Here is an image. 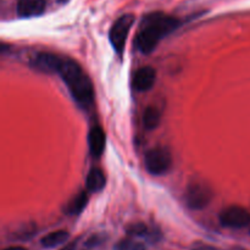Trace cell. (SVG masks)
I'll return each instance as SVG.
<instances>
[{
    "label": "cell",
    "mask_w": 250,
    "mask_h": 250,
    "mask_svg": "<svg viewBox=\"0 0 250 250\" xmlns=\"http://www.w3.org/2000/svg\"><path fill=\"white\" fill-rule=\"evenodd\" d=\"M180 26L178 19L163 12H151L142 21L136 38V45L141 53L149 54L156 48L159 42Z\"/></svg>",
    "instance_id": "1"
},
{
    "label": "cell",
    "mask_w": 250,
    "mask_h": 250,
    "mask_svg": "<svg viewBox=\"0 0 250 250\" xmlns=\"http://www.w3.org/2000/svg\"><path fill=\"white\" fill-rule=\"evenodd\" d=\"M59 75L67 84L75 102L81 107L88 109L94 100V88L82 67L72 59H63Z\"/></svg>",
    "instance_id": "2"
},
{
    "label": "cell",
    "mask_w": 250,
    "mask_h": 250,
    "mask_svg": "<svg viewBox=\"0 0 250 250\" xmlns=\"http://www.w3.org/2000/svg\"><path fill=\"white\" fill-rule=\"evenodd\" d=\"M214 193L210 186L204 182H193L188 186L186 192V202L190 209H204L211 202Z\"/></svg>",
    "instance_id": "3"
},
{
    "label": "cell",
    "mask_w": 250,
    "mask_h": 250,
    "mask_svg": "<svg viewBox=\"0 0 250 250\" xmlns=\"http://www.w3.org/2000/svg\"><path fill=\"white\" fill-rule=\"evenodd\" d=\"M134 23V16L131 14L122 15L121 17L115 21L112 24L111 29H110L109 38L111 42L112 46L117 53H122L126 44L127 36H128L129 31H131L132 26Z\"/></svg>",
    "instance_id": "4"
},
{
    "label": "cell",
    "mask_w": 250,
    "mask_h": 250,
    "mask_svg": "<svg viewBox=\"0 0 250 250\" xmlns=\"http://www.w3.org/2000/svg\"><path fill=\"white\" fill-rule=\"evenodd\" d=\"M172 165V156L165 148H154L146 153V167L151 175L160 176L170 170Z\"/></svg>",
    "instance_id": "5"
},
{
    "label": "cell",
    "mask_w": 250,
    "mask_h": 250,
    "mask_svg": "<svg viewBox=\"0 0 250 250\" xmlns=\"http://www.w3.org/2000/svg\"><path fill=\"white\" fill-rule=\"evenodd\" d=\"M220 222L227 229H243L250 224V212L242 207H229L220 214Z\"/></svg>",
    "instance_id": "6"
},
{
    "label": "cell",
    "mask_w": 250,
    "mask_h": 250,
    "mask_svg": "<svg viewBox=\"0 0 250 250\" xmlns=\"http://www.w3.org/2000/svg\"><path fill=\"white\" fill-rule=\"evenodd\" d=\"M63 59L60 56L55 55L53 53H42L36 54L31 60V66L34 70L39 71L43 73H59L61 65H62Z\"/></svg>",
    "instance_id": "7"
},
{
    "label": "cell",
    "mask_w": 250,
    "mask_h": 250,
    "mask_svg": "<svg viewBox=\"0 0 250 250\" xmlns=\"http://www.w3.org/2000/svg\"><path fill=\"white\" fill-rule=\"evenodd\" d=\"M45 10V0H19L16 11L22 19H31L42 15Z\"/></svg>",
    "instance_id": "8"
},
{
    "label": "cell",
    "mask_w": 250,
    "mask_h": 250,
    "mask_svg": "<svg viewBox=\"0 0 250 250\" xmlns=\"http://www.w3.org/2000/svg\"><path fill=\"white\" fill-rule=\"evenodd\" d=\"M156 80V72L150 66H143L136 72L133 77V87L139 92L149 90Z\"/></svg>",
    "instance_id": "9"
},
{
    "label": "cell",
    "mask_w": 250,
    "mask_h": 250,
    "mask_svg": "<svg viewBox=\"0 0 250 250\" xmlns=\"http://www.w3.org/2000/svg\"><path fill=\"white\" fill-rule=\"evenodd\" d=\"M88 143H89L90 154L94 158H99L104 151L105 144H106V136L102 127H92V129L89 131V136H88Z\"/></svg>",
    "instance_id": "10"
},
{
    "label": "cell",
    "mask_w": 250,
    "mask_h": 250,
    "mask_svg": "<svg viewBox=\"0 0 250 250\" xmlns=\"http://www.w3.org/2000/svg\"><path fill=\"white\" fill-rule=\"evenodd\" d=\"M88 203V194L85 190H81L80 193L75 195L72 199L66 203L63 208V212L66 215H77L82 211Z\"/></svg>",
    "instance_id": "11"
},
{
    "label": "cell",
    "mask_w": 250,
    "mask_h": 250,
    "mask_svg": "<svg viewBox=\"0 0 250 250\" xmlns=\"http://www.w3.org/2000/svg\"><path fill=\"white\" fill-rule=\"evenodd\" d=\"M106 177L100 168H92L85 178V187L89 192H99L105 187Z\"/></svg>",
    "instance_id": "12"
},
{
    "label": "cell",
    "mask_w": 250,
    "mask_h": 250,
    "mask_svg": "<svg viewBox=\"0 0 250 250\" xmlns=\"http://www.w3.org/2000/svg\"><path fill=\"white\" fill-rule=\"evenodd\" d=\"M70 234L66 231H55L51 232V233L46 234L45 237L42 238V246L45 247V248H54V247H58L60 244L65 243L68 239Z\"/></svg>",
    "instance_id": "13"
},
{
    "label": "cell",
    "mask_w": 250,
    "mask_h": 250,
    "mask_svg": "<svg viewBox=\"0 0 250 250\" xmlns=\"http://www.w3.org/2000/svg\"><path fill=\"white\" fill-rule=\"evenodd\" d=\"M161 114L155 106H149L144 110L143 114V126L146 129L151 131V129L156 128L160 124Z\"/></svg>",
    "instance_id": "14"
},
{
    "label": "cell",
    "mask_w": 250,
    "mask_h": 250,
    "mask_svg": "<svg viewBox=\"0 0 250 250\" xmlns=\"http://www.w3.org/2000/svg\"><path fill=\"white\" fill-rule=\"evenodd\" d=\"M127 233L132 237H146V238H150L151 236L156 237L155 232H150L148 226H146L142 222H137V224L129 225L126 229Z\"/></svg>",
    "instance_id": "15"
},
{
    "label": "cell",
    "mask_w": 250,
    "mask_h": 250,
    "mask_svg": "<svg viewBox=\"0 0 250 250\" xmlns=\"http://www.w3.org/2000/svg\"><path fill=\"white\" fill-rule=\"evenodd\" d=\"M116 250H146V247H144V244L139 243L134 239L127 238L122 239L120 243H117Z\"/></svg>",
    "instance_id": "16"
},
{
    "label": "cell",
    "mask_w": 250,
    "mask_h": 250,
    "mask_svg": "<svg viewBox=\"0 0 250 250\" xmlns=\"http://www.w3.org/2000/svg\"><path fill=\"white\" fill-rule=\"evenodd\" d=\"M193 250H215L214 248H211V247H199V248H195V249H193Z\"/></svg>",
    "instance_id": "17"
},
{
    "label": "cell",
    "mask_w": 250,
    "mask_h": 250,
    "mask_svg": "<svg viewBox=\"0 0 250 250\" xmlns=\"http://www.w3.org/2000/svg\"><path fill=\"white\" fill-rule=\"evenodd\" d=\"M4 250H27V249L22 248V247H11V248H6Z\"/></svg>",
    "instance_id": "18"
},
{
    "label": "cell",
    "mask_w": 250,
    "mask_h": 250,
    "mask_svg": "<svg viewBox=\"0 0 250 250\" xmlns=\"http://www.w3.org/2000/svg\"><path fill=\"white\" fill-rule=\"evenodd\" d=\"M56 1L61 2V4H65V2H67V1H68V0H56Z\"/></svg>",
    "instance_id": "19"
},
{
    "label": "cell",
    "mask_w": 250,
    "mask_h": 250,
    "mask_svg": "<svg viewBox=\"0 0 250 250\" xmlns=\"http://www.w3.org/2000/svg\"><path fill=\"white\" fill-rule=\"evenodd\" d=\"M232 250H244V249H241V248H234V249H232Z\"/></svg>",
    "instance_id": "20"
}]
</instances>
